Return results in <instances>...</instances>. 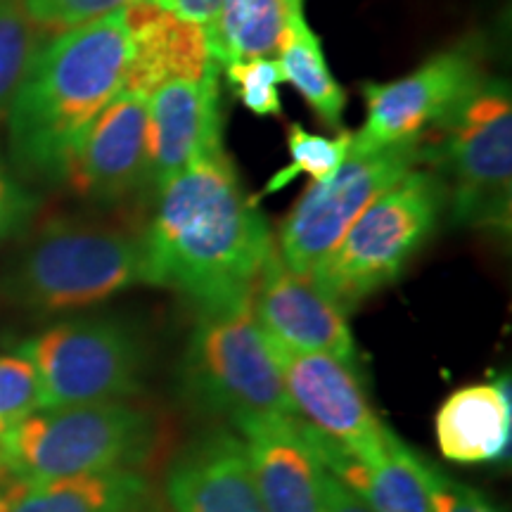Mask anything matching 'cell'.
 <instances>
[{
	"label": "cell",
	"instance_id": "25",
	"mask_svg": "<svg viewBox=\"0 0 512 512\" xmlns=\"http://www.w3.org/2000/svg\"><path fill=\"white\" fill-rule=\"evenodd\" d=\"M226 79L238 95L242 105L256 117H280L283 100H280V74L275 57H249L226 64Z\"/></svg>",
	"mask_w": 512,
	"mask_h": 512
},
{
	"label": "cell",
	"instance_id": "21",
	"mask_svg": "<svg viewBox=\"0 0 512 512\" xmlns=\"http://www.w3.org/2000/svg\"><path fill=\"white\" fill-rule=\"evenodd\" d=\"M304 0H223L219 17L209 29L211 55L226 67L249 57H273Z\"/></svg>",
	"mask_w": 512,
	"mask_h": 512
},
{
	"label": "cell",
	"instance_id": "23",
	"mask_svg": "<svg viewBox=\"0 0 512 512\" xmlns=\"http://www.w3.org/2000/svg\"><path fill=\"white\" fill-rule=\"evenodd\" d=\"M46 34L22 8V0H0V119L8 117L10 102L27 74Z\"/></svg>",
	"mask_w": 512,
	"mask_h": 512
},
{
	"label": "cell",
	"instance_id": "31",
	"mask_svg": "<svg viewBox=\"0 0 512 512\" xmlns=\"http://www.w3.org/2000/svg\"><path fill=\"white\" fill-rule=\"evenodd\" d=\"M150 3L159 5V8L174 12V15L190 19V22L202 24V27L211 29V24L219 17V10L223 0H150Z\"/></svg>",
	"mask_w": 512,
	"mask_h": 512
},
{
	"label": "cell",
	"instance_id": "20",
	"mask_svg": "<svg viewBox=\"0 0 512 512\" xmlns=\"http://www.w3.org/2000/svg\"><path fill=\"white\" fill-rule=\"evenodd\" d=\"M150 496L133 467L91 472L48 482H15L0 491V512H119Z\"/></svg>",
	"mask_w": 512,
	"mask_h": 512
},
{
	"label": "cell",
	"instance_id": "6",
	"mask_svg": "<svg viewBox=\"0 0 512 512\" xmlns=\"http://www.w3.org/2000/svg\"><path fill=\"white\" fill-rule=\"evenodd\" d=\"M446 209V188L432 169H415L377 195L337 247L311 273L344 311L394 285L427 245Z\"/></svg>",
	"mask_w": 512,
	"mask_h": 512
},
{
	"label": "cell",
	"instance_id": "22",
	"mask_svg": "<svg viewBox=\"0 0 512 512\" xmlns=\"http://www.w3.org/2000/svg\"><path fill=\"white\" fill-rule=\"evenodd\" d=\"M275 62H278L283 81L297 88V93L309 102L311 110L325 124H342L344 107H347V91L339 86L335 74L330 72L320 38L309 27L304 12L294 15L287 24Z\"/></svg>",
	"mask_w": 512,
	"mask_h": 512
},
{
	"label": "cell",
	"instance_id": "19",
	"mask_svg": "<svg viewBox=\"0 0 512 512\" xmlns=\"http://www.w3.org/2000/svg\"><path fill=\"white\" fill-rule=\"evenodd\" d=\"M441 456L460 465L494 463L508 456L512 401L508 380L467 384L446 396L434 418Z\"/></svg>",
	"mask_w": 512,
	"mask_h": 512
},
{
	"label": "cell",
	"instance_id": "17",
	"mask_svg": "<svg viewBox=\"0 0 512 512\" xmlns=\"http://www.w3.org/2000/svg\"><path fill=\"white\" fill-rule=\"evenodd\" d=\"M302 432L318 463L361 496L375 512H434L427 475L430 463L403 444L392 430L382 458L373 465L356 460L304 420Z\"/></svg>",
	"mask_w": 512,
	"mask_h": 512
},
{
	"label": "cell",
	"instance_id": "5",
	"mask_svg": "<svg viewBox=\"0 0 512 512\" xmlns=\"http://www.w3.org/2000/svg\"><path fill=\"white\" fill-rule=\"evenodd\" d=\"M155 420L126 401L41 408L0 434V472L15 482L136 467L155 446Z\"/></svg>",
	"mask_w": 512,
	"mask_h": 512
},
{
	"label": "cell",
	"instance_id": "2",
	"mask_svg": "<svg viewBox=\"0 0 512 512\" xmlns=\"http://www.w3.org/2000/svg\"><path fill=\"white\" fill-rule=\"evenodd\" d=\"M131 55L124 10L46 38L8 110L19 176L62 183L81 133L124 88Z\"/></svg>",
	"mask_w": 512,
	"mask_h": 512
},
{
	"label": "cell",
	"instance_id": "28",
	"mask_svg": "<svg viewBox=\"0 0 512 512\" xmlns=\"http://www.w3.org/2000/svg\"><path fill=\"white\" fill-rule=\"evenodd\" d=\"M38 209V197L19 181V174L10 169L0 155V242L12 238L31 221Z\"/></svg>",
	"mask_w": 512,
	"mask_h": 512
},
{
	"label": "cell",
	"instance_id": "9",
	"mask_svg": "<svg viewBox=\"0 0 512 512\" xmlns=\"http://www.w3.org/2000/svg\"><path fill=\"white\" fill-rule=\"evenodd\" d=\"M420 166V140L375 152H349L342 166L313 181L294 204L278 233V254L292 271L311 275L363 209Z\"/></svg>",
	"mask_w": 512,
	"mask_h": 512
},
{
	"label": "cell",
	"instance_id": "18",
	"mask_svg": "<svg viewBox=\"0 0 512 512\" xmlns=\"http://www.w3.org/2000/svg\"><path fill=\"white\" fill-rule=\"evenodd\" d=\"M266 512H323V465L302 432V418H271L240 427Z\"/></svg>",
	"mask_w": 512,
	"mask_h": 512
},
{
	"label": "cell",
	"instance_id": "3",
	"mask_svg": "<svg viewBox=\"0 0 512 512\" xmlns=\"http://www.w3.org/2000/svg\"><path fill=\"white\" fill-rule=\"evenodd\" d=\"M420 166L446 188L453 223L510 233L512 93L508 79H484L420 138Z\"/></svg>",
	"mask_w": 512,
	"mask_h": 512
},
{
	"label": "cell",
	"instance_id": "11",
	"mask_svg": "<svg viewBox=\"0 0 512 512\" xmlns=\"http://www.w3.org/2000/svg\"><path fill=\"white\" fill-rule=\"evenodd\" d=\"M268 347L294 413L356 460L377 463L387 446L389 427L377 420L349 363L328 354L292 351L271 337Z\"/></svg>",
	"mask_w": 512,
	"mask_h": 512
},
{
	"label": "cell",
	"instance_id": "27",
	"mask_svg": "<svg viewBox=\"0 0 512 512\" xmlns=\"http://www.w3.org/2000/svg\"><path fill=\"white\" fill-rule=\"evenodd\" d=\"M131 3L133 0H22V8L43 34L55 36L98 22Z\"/></svg>",
	"mask_w": 512,
	"mask_h": 512
},
{
	"label": "cell",
	"instance_id": "10",
	"mask_svg": "<svg viewBox=\"0 0 512 512\" xmlns=\"http://www.w3.org/2000/svg\"><path fill=\"white\" fill-rule=\"evenodd\" d=\"M484 79L482 50L458 43L401 79L363 83L366 121L354 133L351 152L418 143Z\"/></svg>",
	"mask_w": 512,
	"mask_h": 512
},
{
	"label": "cell",
	"instance_id": "15",
	"mask_svg": "<svg viewBox=\"0 0 512 512\" xmlns=\"http://www.w3.org/2000/svg\"><path fill=\"white\" fill-rule=\"evenodd\" d=\"M124 12L133 55L121 91L150 95L162 83L197 81L219 74L207 27L178 17L150 0H133Z\"/></svg>",
	"mask_w": 512,
	"mask_h": 512
},
{
	"label": "cell",
	"instance_id": "32",
	"mask_svg": "<svg viewBox=\"0 0 512 512\" xmlns=\"http://www.w3.org/2000/svg\"><path fill=\"white\" fill-rule=\"evenodd\" d=\"M119 512H162V510H159L157 505L150 501V496H147V498H143V501H138V503L128 505V508L119 510Z\"/></svg>",
	"mask_w": 512,
	"mask_h": 512
},
{
	"label": "cell",
	"instance_id": "14",
	"mask_svg": "<svg viewBox=\"0 0 512 512\" xmlns=\"http://www.w3.org/2000/svg\"><path fill=\"white\" fill-rule=\"evenodd\" d=\"M171 512H266L245 441L226 430L204 434L166 472Z\"/></svg>",
	"mask_w": 512,
	"mask_h": 512
},
{
	"label": "cell",
	"instance_id": "16",
	"mask_svg": "<svg viewBox=\"0 0 512 512\" xmlns=\"http://www.w3.org/2000/svg\"><path fill=\"white\" fill-rule=\"evenodd\" d=\"M150 105V181L155 188L192 159L221 145L219 74L169 81L147 95Z\"/></svg>",
	"mask_w": 512,
	"mask_h": 512
},
{
	"label": "cell",
	"instance_id": "7",
	"mask_svg": "<svg viewBox=\"0 0 512 512\" xmlns=\"http://www.w3.org/2000/svg\"><path fill=\"white\" fill-rule=\"evenodd\" d=\"M183 382L197 406L223 415L238 430L249 422L297 415L252 299L197 311L183 356Z\"/></svg>",
	"mask_w": 512,
	"mask_h": 512
},
{
	"label": "cell",
	"instance_id": "26",
	"mask_svg": "<svg viewBox=\"0 0 512 512\" xmlns=\"http://www.w3.org/2000/svg\"><path fill=\"white\" fill-rule=\"evenodd\" d=\"M41 411L36 370L24 356H0V434Z\"/></svg>",
	"mask_w": 512,
	"mask_h": 512
},
{
	"label": "cell",
	"instance_id": "24",
	"mask_svg": "<svg viewBox=\"0 0 512 512\" xmlns=\"http://www.w3.org/2000/svg\"><path fill=\"white\" fill-rule=\"evenodd\" d=\"M351 140L354 133L342 131L335 138L318 136V133L306 131L302 124H292L287 128V152H290V164L278 171L266 185V192H278L290 185L297 176H311V181H323L342 166L351 152Z\"/></svg>",
	"mask_w": 512,
	"mask_h": 512
},
{
	"label": "cell",
	"instance_id": "1",
	"mask_svg": "<svg viewBox=\"0 0 512 512\" xmlns=\"http://www.w3.org/2000/svg\"><path fill=\"white\" fill-rule=\"evenodd\" d=\"M157 192L140 235L147 285L178 292L197 311L252 299L275 242L223 145L192 159Z\"/></svg>",
	"mask_w": 512,
	"mask_h": 512
},
{
	"label": "cell",
	"instance_id": "8",
	"mask_svg": "<svg viewBox=\"0 0 512 512\" xmlns=\"http://www.w3.org/2000/svg\"><path fill=\"white\" fill-rule=\"evenodd\" d=\"M34 366L41 408L121 401L143 387V339L112 318L57 323L17 347Z\"/></svg>",
	"mask_w": 512,
	"mask_h": 512
},
{
	"label": "cell",
	"instance_id": "12",
	"mask_svg": "<svg viewBox=\"0 0 512 512\" xmlns=\"http://www.w3.org/2000/svg\"><path fill=\"white\" fill-rule=\"evenodd\" d=\"M64 183L95 202H124L150 181L147 95L121 91L81 133Z\"/></svg>",
	"mask_w": 512,
	"mask_h": 512
},
{
	"label": "cell",
	"instance_id": "4",
	"mask_svg": "<svg viewBox=\"0 0 512 512\" xmlns=\"http://www.w3.org/2000/svg\"><path fill=\"white\" fill-rule=\"evenodd\" d=\"M136 285H147L138 235L72 219L38 230L3 280L10 302L34 313L83 309Z\"/></svg>",
	"mask_w": 512,
	"mask_h": 512
},
{
	"label": "cell",
	"instance_id": "13",
	"mask_svg": "<svg viewBox=\"0 0 512 512\" xmlns=\"http://www.w3.org/2000/svg\"><path fill=\"white\" fill-rule=\"evenodd\" d=\"M252 309L271 339L292 351L328 354L354 363L356 342L347 311L316 285L311 275L292 271L278 249L261 268L252 294Z\"/></svg>",
	"mask_w": 512,
	"mask_h": 512
},
{
	"label": "cell",
	"instance_id": "29",
	"mask_svg": "<svg viewBox=\"0 0 512 512\" xmlns=\"http://www.w3.org/2000/svg\"><path fill=\"white\" fill-rule=\"evenodd\" d=\"M427 475H430V496L434 512H503L482 491L446 477L437 467L430 465Z\"/></svg>",
	"mask_w": 512,
	"mask_h": 512
},
{
	"label": "cell",
	"instance_id": "30",
	"mask_svg": "<svg viewBox=\"0 0 512 512\" xmlns=\"http://www.w3.org/2000/svg\"><path fill=\"white\" fill-rule=\"evenodd\" d=\"M320 510L323 512H375L361 496L323 467L320 479Z\"/></svg>",
	"mask_w": 512,
	"mask_h": 512
}]
</instances>
